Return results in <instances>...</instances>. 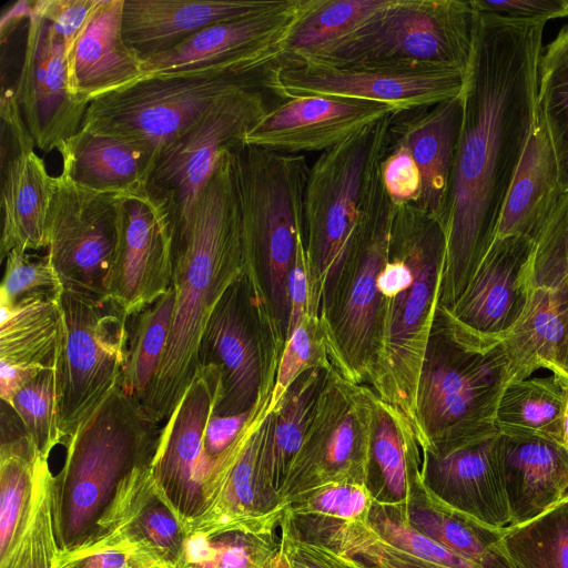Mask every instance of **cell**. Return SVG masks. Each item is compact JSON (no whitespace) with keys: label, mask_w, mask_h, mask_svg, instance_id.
Listing matches in <instances>:
<instances>
[{"label":"cell","mask_w":568,"mask_h":568,"mask_svg":"<svg viewBox=\"0 0 568 568\" xmlns=\"http://www.w3.org/2000/svg\"><path fill=\"white\" fill-rule=\"evenodd\" d=\"M545 22L476 13L464 116L446 207L442 307L466 288L496 237L537 114Z\"/></svg>","instance_id":"obj_1"},{"label":"cell","mask_w":568,"mask_h":568,"mask_svg":"<svg viewBox=\"0 0 568 568\" xmlns=\"http://www.w3.org/2000/svg\"><path fill=\"white\" fill-rule=\"evenodd\" d=\"M243 274L241 216L231 148H226L187 217L174 227L172 321L160 365L141 404L152 422H165L190 386L206 322Z\"/></svg>","instance_id":"obj_2"},{"label":"cell","mask_w":568,"mask_h":568,"mask_svg":"<svg viewBox=\"0 0 568 568\" xmlns=\"http://www.w3.org/2000/svg\"><path fill=\"white\" fill-rule=\"evenodd\" d=\"M161 427L120 384L67 438L64 464L52 480L59 550L88 545L119 526L152 477Z\"/></svg>","instance_id":"obj_3"},{"label":"cell","mask_w":568,"mask_h":568,"mask_svg":"<svg viewBox=\"0 0 568 568\" xmlns=\"http://www.w3.org/2000/svg\"><path fill=\"white\" fill-rule=\"evenodd\" d=\"M445 264L440 223L413 202L394 204L389 252L377 280L379 343L368 385L400 408L415 432L418 379L440 304Z\"/></svg>","instance_id":"obj_4"},{"label":"cell","mask_w":568,"mask_h":568,"mask_svg":"<svg viewBox=\"0 0 568 568\" xmlns=\"http://www.w3.org/2000/svg\"><path fill=\"white\" fill-rule=\"evenodd\" d=\"M243 246L244 278L263 329L283 351L290 322L288 275L305 241L310 165L304 154L231 148Z\"/></svg>","instance_id":"obj_5"},{"label":"cell","mask_w":568,"mask_h":568,"mask_svg":"<svg viewBox=\"0 0 568 568\" xmlns=\"http://www.w3.org/2000/svg\"><path fill=\"white\" fill-rule=\"evenodd\" d=\"M393 115L322 152L310 166L304 204L310 315L320 316L348 255L393 205L382 178Z\"/></svg>","instance_id":"obj_6"},{"label":"cell","mask_w":568,"mask_h":568,"mask_svg":"<svg viewBox=\"0 0 568 568\" xmlns=\"http://www.w3.org/2000/svg\"><path fill=\"white\" fill-rule=\"evenodd\" d=\"M509 382L501 339L447 328L435 322L416 394L422 453L497 430L499 397Z\"/></svg>","instance_id":"obj_7"},{"label":"cell","mask_w":568,"mask_h":568,"mask_svg":"<svg viewBox=\"0 0 568 568\" xmlns=\"http://www.w3.org/2000/svg\"><path fill=\"white\" fill-rule=\"evenodd\" d=\"M476 13L470 0H389L344 38L295 60L466 72L473 52Z\"/></svg>","instance_id":"obj_8"},{"label":"cell","mask_w":568,"mask_h":568,"mask_svg":"<svg viewBox=\"0 0 568 568\" xmlns=\"http://www.w3.org/2000/svg\"><path fill=\"white\" fill-rule=\"evenodd\" d=\"M59 304L53 368L59 428L65 442L121 384L130 318L106 296L63 290Z\"/></svg>","instance_id":"obj_9"},{"label":"cell","mask_w":568,"mask_h":568,"mask_svg":"<svg viewBox=\"0 0 568 568\" xmlns=\"http://www.w3.org/2000/svg\"><path fill=\"white\" fill-rule=\"evenodd\" d=\"M373 388L326 371L303 444L278 495L286 509L298 496L334 483L368 484L372 466Z\"/></svg>","instance_id":"obj_10"},{"label":"cell","mask_w":568,"mask_h":568,"mask_svg":"<svg viewBox=\"0 0 568 568\" xmlns=\"http://www.w3.org/2000/svg\"><path fill=\"white\" fill-rule=\"evenodd\" d=\"M265 74L149 77L91 102L81 130L145 141L163 151L217 101L263 84Z\"/></svg>","instance_id":"obj_11"},{"label":"cell","mask_w":568,"mask_h":568,"mask_svg":"<svg viewBox=\"0 0 568 568\" xmlns=\"http://www.w3.org/2000/svg\"><path fill=\"white\" fill-rule=\"evenodd\" d=\"M393 212L394 204L351 252L318 316L332 366L358 385H368L377 358V280L389 252Z\"/></svg>","instance_id":"obj_12"},{"label":"cell","mask_w":568,"mask_h":568,"mask_svg":"<svg viewBox=\"0 0 568 568\" xmlns=\"http://www.w3.org/2000/svg\"><path fill=\"white\" fill-rule=\"evenodd\" d=\"M465 74L447 68L328 65L284 59L268 69L263 83L268 93L284 100L346 98L384 103L399 112L457 97Z\"/></svg>","instance_id":"obj_13"},{"label":"cell","mask_w":568,"mask_h":568,"mask_svg":"<svg viewBox=\"0 0 568 568\" xmlns=\"http://www.w3.org/2000/svg\"><path fill=\"white\" fill-rule=\"evenodd\" d=\"M267 93L263 83L221 99L163 149L146 191L166 203L174 227L187 217L224 149L243 143L271 110Z\"/></svg>","instance_id":"obj_14"},{"label":"cell","mask_w":568,"mask_h":568,"mask_svg":"<svg viewBox=\"0 0 568 568\" xmlns=\"http://www.w3.org/2000/svg\"><path fill=\"white\" fill-rule=\"evenodd\" d=\"M305 0H280L248 17L209 26L175 47L143 58L146 78L264 74L281 62Z\"/></svg>","instance_id":"obj_15"},{"label":"cell","mask_w":568,"mask_h":568,"mask_svg":"<svg viewBox=\"0 0 568 568\" xmlns=\"http://www.w3.org/2000/svg\"><path fill=\"white\" fill-rule=\"evenodd\" d=\"M120 194L98 192L61 172L55 176L48 220V253L63 285L105 296L118 240Z\"/></svg>","instance_id":"obj_16"},{"label":"cell","mask_w":568,"mask_h":568,"mask_svg":"<svg viewBox=\"0 0 568 568\" xmlns=\"http://www.w3.org/2000/svg\"><path fill=\"white\" fill-rule=\"evenodd\" d=\"M281 354L261 326L243 274L215 305L200 341L199 365H214L220 372L214 414L251 409L275 383Z\"/></svg>","instance_id":"obj_17"},{"label":"cell","mask_w":568,"mask_h":568,"mask_svg":"<svg viewBox=\"0 0 568 568\" xmlns=\"http://www.w3.org/2000/svg\"><path fill=\"white\" fill-rule=\"evenodd\" d=\"M174 221L148 191L120 195L118 240L105 296L130 318L171 287Z\"/></svg>","instance_id":"obj_18"},{"label":"cell","mask_w":568,"mask_h":568,"mask_svg":"<svg viewBox=\"0 0 568 568\" xmlns=\"http://www.w3.org/2000/svg\"><path fill=\"white\" fill-rule=\"evenodd\" d=\"M535 242L521 235L497 236L466 288L450 307L439 306L445 327L503 339L523 314L532 290Z\"/></svg>","instance_id":"obj_19"},{"label":"cell","mask_w":568,"mask_h":568,"mask_svg":"<svg viewBox=\"0 0 568 568\" xmlns=\"http://www.w3.org/2000/svg\"><path fill=\"white\" fill-rule=\"evenodd\" d=\"M220 372L199 365L184 395L161 427L151 470L158 490L184 527L204 513L200 487L203 437L220 398Z\"/></svg>","instance_id":"obj_20"},{"label":"cell","mask_w":568,"mask_h":568,"mask_svg":"<svg viewBox=\"0 0 568 568\" xmlns=\"http://www.w3.org/2000/svg\"><path fill=\"white\" fill-rule=\"evenodd\" d=\"M14 90L27 126L42 151H59L81 129L89 105L70 92L65 43L34 11Z\"/></svg>","instance_id":"obj_21"},{"label":"cell","mask_w":568,"mask_h":568,"mask_svg":"<svg viewBox=\"0 0 568 568\" xmlns=\"http://www.w3.org/2000/svg\"><path fill=\"white\" fill-rule=\"evenodd\" d=\"M395 112L372 101L300 97L271 108L245 134L243 144L285 154L324 152Z\"/></svg>","instance_id":"obj_22"},{"label":"cell","mask_w":568,"mask_h":568,"mask_svg":"<svg viewBox=\"0 0 568 568\" xmlns=\"http://www.w3.org/2000/svg\"><path fill=\"white\" fill-rule=\"evenodd\" d=\"M499 430L435 445L423 453V474L448 505L495 528L511 525L498 462Z\"/></svg>","instance_id":"obj_23"},{"label":"cell","mask_w":568,"mask_h":568,"mask_svg":"<svg viewBox=\"0 0 568 568\" xmlns=\"http://www.w3.org/2000/svg\"><path fill=\"white\" fill-rule=\"evenodd\" d=\"M462 92L433 105L394 113L389 142L408 149L422 184L414 204L439 223L443 220L462 123Z\"/></svg>","instance_id":"obj_24"},{"label":"cell","mask_w":568,"mask_h":568,"mask_svg":"<svg viewBox=\"0 0 568 568\" xmlns=\"http://www.w3.org/2000/svg\"><path fill=\"white\" fill-rule=\"evenodd\" d=\"M124 0H99L85 28L67 52L72 97L89 105L146 78L143 58L123 37Z\"/></svg>","instance_id":"obj_25"},{"label":"cell","mask_w":568,"mask_h":568,"mask_svg":"<svg viewBox=\"0 0 568 568\" xmlns=\"http://www.w3.org/2000/svg\"><path fill=\"white\" fill-rule=\"evenodd\" d=\"M497 449L511 525L541 515L568 496V449L561 443L499 432Z\"/></svg>","instance_id":"obj_26"},{"label":"cell","mask_w":568,"mask_h":568,"mask_svg":"<svg viewBox=\"0 0 568 568\" xmlns=\"http://www.w3.org/2000/svg\"><path fill=\"white\" fill-rule=\"evenodd\" d=\"M280 0H124L123 37L142 58L169 50L200 30L263 12Z\"/></svg>","instance_id":"obj_27"},{"label":"cell","mask_w":568,"mask_h":568,"mask_svg":"<svg viewBox=\"0 0 568 568\" xmlns=\"http://www.w3.org/2000/svg\"><path fill=\"white\" fill-rule=\"evenodd\" d=\"M78 184L120 195L146 190L162 150L149 142L79 130L59 150Z\"/></svg>","instance_id":"obj_28"},{"label":"cell","mask_w":568,"mask_h":568,"mask_svg":"<svg viewBox=\"0 0 568 568\" xmlns=\"http://www.w3.org/2000/svg\"><path fill=\"white\" fill-rule=\"evenodd\" d=\"M564 194L556 154L537 111L500 213L496 237L521 235L536 242Z\"/></svg>","instance_id":"obj_29"},{"label":"cell","mask_w":568,"mask_h":568,"mask_svg":"<svg viewBox=\"0 0 568 568\" xmlns=\"http://www.w3.org/2000/svg\"><path fill=\"white\" fill-rule=\"evenodd\" d=\"M54 186L55 176L34 151L1 166V262L12 251L48 247L47 220Z\"/></svg>","instance_id":"obj_30"},{"label":"cell","mask_w":568,"mask_h":568,"mask_svg":"<svg viewBox=\"0 0 568 568\" xmlns=\"http://www.w3.org/2000/svg\"><path fill=\"white\" fill-rule=\"evenodd\" d=\"M567 322L566 297L560 286L532 287L528 303L501 339L509 382L528 378L539 368L568 379L559 366Z\"/></svg>","instance_id":"obj_31"},{"label":"cell","mask_w":568,"mask_h":568,"mask_svg":"<svg viewBox=\"0 0 568 568\" xmlns=\"http://www.w3.org/2000/svg\"><path fill=\"white\" fill-rule=\"evenodd\" d=\"M425 507L408 510L410 524L435 541L481 568H514L503 547V529L444 501L420 471L413 479Z\"/></svg>","instance_id":"obj_32"},{"label":"cell","mask_w":568,"mask_h":568,"mask_svg":"<svg viewBox=\"0 0 568 568\" xmlns=\"http://www.w3.org/2000/svg\"><path fill=\"white\" fill-rule=\"evenodd\" d=\"M325 374V369H311L300 375L270 413L263 448V471L266 486L278 508L282 484L311 425Z\"/></svg>","instance_id":"obj_33"},{"label":"cell","mask_w":568,"mask_h":568,"mask_svg":"<svg viewBox=\"0 0 568 568\" xmlns=\"http://www.w3.org/2000/svg\"><path fill=\"white\" fill-rule=\"evenodd\" d=\"M0 366H53L61 310L59 300L30 295L0 307Z\"/></svg>","instance_id":"obj_34"},{"label":"cell","mask_w":568,"mask_h":568,"mask_svg":"<svg viewBox=\"0 0 568 568\" xmlns=\"http://www.w3.org/2000/svg\"><path fill=\"white\" fill-rule=\"evenodd\" d=\"M568 403V379L552 375L508 382L496 409L495 425L503 433L532 434L562 444Z\"/></svg>","instance_id":"obj_35"},{"label":"cell","mask_w":568,"mask_h":568,"mask_svg":"<svg viewBox=\"0 0 568 568\" xmlns=\"http://www.w3.org/2000/svg\"><path fill=\"white\" fill-rule=\"evenodd\" d=\"M392 496L407 501L414 477L423 471V453L416 432L397 406L372 395V463Z\"/></svg>","instance_id":"obj_36"},{"label":"cell","mask_w":568,"mask_h":568,"mask_svg":"<svg viewBox=\"0 0 568 568\" xmlns=\"http://www.w3.org/2000/svg\"><path fill=\"white\" fill-rule=\"evenodd\" d=\"M389 0H305L285 43L284 59L310 57L354 31Z\"/></svg>","instance_id":"obj_37"},{"label":"cell","mask_w":568,"mask_h":568,"mask_svg":"<svg viewBox=\"0 0 568 568\" xmlns=\"http://www.w3.org/2000/svg\"><path fill=\"white\" fill-rule=\"evenodd\" d=\"M175 293L171 286L155 302L131 316L126 361L121 387L143 403L160 365L174 308Z\"/></svg>","instance_id":"obj_38"},{"label":"cell","mask_w":568,"mask_h":568,"mask_svg":"<svg viewBox=\"0 0 568 568\" xmlns=\"http://www.w3.org/2000/svg\"><path fill=\"white\" fill-rule=\"evenodd\" d=\"M550 138L564 193L568 192V26L542 51L536 100Z\"/></svg>","instance_id":"obj_39"},{"label":"cell","mask_w":568,"mask_h":568,"mask_svg":"<svg viewBox=\"0 0 568 568\" xmlns=\"http://www.w3.org/2000/svg\"><path fill=\"white\" fill-rule=\"evenodd\" d=\"M514 568H568V496L541 515L503 529Z\"/></svg>","instance_id":"obj_40"},{"label":"cell","mask_w":568,"mask_h":568,"mask_svg":"<svg viewBox=\"0 0 568 568\" xmlns=\"http://www.w3.org/2000/svg\"><path fill=\"white\" fill-rule=\"evenodd\" d=\"M277 550L273 535L193 532L173 568H274Z\"/></svg>","instance_id":"obj_41"},{"label":"cell","mask_w":568,"mask_h":568,"mask_svg":"<svg viewBox=\"0 0 568 568\" xmlns=\"http://www.w3.org/2000/svg\"><path fill=\"white\" fill-rule=\"evenodd\" d=\"M123 529L173 568L187 537L185 527L156 488L153 476L115 529Z\"/></svg>","instance_id":"obj_42"},{"label":"cell","mask_w":568,"mask_h":568,"mask_svg":"<svg viewBox=\"0 0 568 568\" xmlns=\"http://www.w3.org/2000/svg\"><path fill=\"white\" fill-rule=\"evenodd\" d=\"M322 525L331 547L357 558L372 568H450L413 556L384 539L368 520L335 521Z\"/></svg>","instance_id":"obj_43"},{"label":"cell","mask_w":568,"mask_h":568,"mask_svg":"<svg viewBox=\"0 0 568 568\" xmlns=\"http://www.w3.org/2000/svg\"><path fill=\"white\" fill-rule=\"evenodd\" d=\"M22 422L36 450L44 456L57 445H63L59 428L55 373L47 367L26 383L9 404Z\"/></svg>","instance_id":"obj_44"},{"label":"cell","mask_w":568,"mask_h":568,"mask_svg":"<svg viewBox=\"0 0 568 568\" xmlns=\"http://www.w3.org/2000/svg\"><path fill=\"white\" fill-rule=\"evenodd\" d=\"M52 568H169L123 529L78 548L59 550Z\"/></svg>","instance_id":"obj_45"},{"label":"cell","mask_w":568,"mask_h":568,"mask_svg":"<svg viewBox=\"0 0 568 568\" xmlns=\"http://www.w3.org/2000/svg\"><path fill=\"white\" fill-rule=\"evenodd\" d=\"M375 497L366 483H334L296 497L288 509L295 518L335 521L368 520Z\"/></svg>","instance_id":"obj_46"},{"label":"cell","mask_w":568,"mask_h":568,"mask_svg":"<svg viewBox=\"0 0 568 568\" xmlns=\"http://www.w3.org/2000/svg\"><path fill=\"white\" fill-rule=\"evenodd\" d=\"M332 367L320 317L310 314L304 315L292 331L282 351L271 399V409L278 404L290 385L300 375L311 369L328 371Z\"/></svg>","instance_id":"obj_47"},{"label":"cell","mask_w":568,"mask_h":568,"mask_svg":"<svg viewBox=\"0 0 568 568\" xmlns=\"http://www.w3.org/2000/svg\"><path fill=\"white\" fill-rule=\"evenodd\" d=\"M369 521L389 544L413 556L450 568H481L416 529L405 506H399L395 515L385 504L375 500Z\"/></svg>","instance_id":"obj_48"},{"label":"cell","mask_w":568,"mask_h":568,"mask_svg":"<svg viewBox=\"0 0 568 568\" xmlns=\"http://www.w3.org/2000/svg\"><path fill=\"white\" fill-rule=\"evenodd\" d=\"M62 292L63 285L48 255L12 251L6 257L0 307L12 306L30 295H47L59 300Z\"/></svg>","instance_id":"obj_49"},{"label":"cell","mask_w":568,"mask_h":568,"mask_svg":"<svg viewBox=\"0 0 568 568\" xmlns=\"http://www.w3.org/2000/svg\"><path fill=\"white\" fill-rule=\"evenodd\" d=\"M52 480L44 488L23 535L0 568H52L59 552L52 509Z\"/></svg>","instance_id":"obj_50"},{"label":"cell","mask_w":568,"mask_h":568,"mask_svg":"<svg viewBox=\"0 0 568 568\" xmlns=\"http://www.w3.org/2000/svg\"><path fill=\"white\" fill-rule=\"evenodd\" d=\"M568 274V192L535 242L532 287H556Z\"/></svg>","instance_id":"obj_51"},{"label":"cell","mask_w":568,"mask_h":568,"mask_svg":"<svg viewBox=\"0 0 568 568\" xmlns=\"http://www.w3.org/2000/svg\"><path fill=\"white\" fill-rule=\"evenodd\" d=\"M278 526V552L286 568H372L320 539L304 538L298 531L296 518L288 509H285Z\"/></svg>","instance_id":"obj_52"},{"label":"cell","mask_w":568,"mask_h":568,"mask_svg":"<svg viewBox=\"0 0 568 568\" xmlns=\"http://www.w3.org/2000/svg\"><path fill=\"white\" fill-rule=\"evenodd\" d=\"M385 190L394 204L414 203L418 196L422 179L410 152L402 144L388 143L382 164Z\"/></svg>","instance_id":"obj_53"},{"label":"cell","mask_w":568,"mask_h":568,"mask_svg":"<svg viewBox=\"0 0 568 568\" xmlns=\"http://www.w3.org/2000/svg\"><path fill=\"white\" fill-rule=\"evenodd\" d=\"M99 0H34L33 11L63 39L67 52L85 28Z\"/></svg>","instance_id":"obj_54"},{"label":"cell","mask_w":568,"mask_h":568,"mask_svg":"<svg viewBox=\"0 0 568 568\" xmlns=\"http://www.w3.org/2000/svg\"><path fill=\"white\" fill-rule=\"evenodd\" d=\"M1 115V166L13 158L34 151V140L27 126L22 110L12 87H2Z\"/></svg>","instance_id":"obj_55"},{"label":"cell","mask_w":568,"mask_h":568,"mask_svg":"<svg viewBox=\"0 0 568 568\" xmlns=\"http://www.w3.org/2000/svg\"><path fill=\"white\" fill-rule=\"evenodd\" d=\"M478 12L545 22L568 17V0H470Z\"/></svg>","instance_id":"obj_56"},{"label":"cell","mask_w":568,"mask_h":568,"mask_svg":"<svg viewBox=\"0 0 568 568\" xmlns=\"http://www.w3.org/2000/svg\"><path fill=\"white\" fill-rule=\"evenodd\" d=\"M287 290L290 301V322L286 339L302 317L310 314V285L304 241L298 245L296 256L288 275Z\"/></svg>","instance_id":"obj_57"},{"label":"cell","mask_w":568,"mask_h":568,"mask_svg":"<svg viewBox=\"0 0 568 568\" xmlns=\"http://www.w3.org/2000/svg\"><path fill=\"white\" fill-rule=\"evenodd\" d=\"M33 6L34 0H20L3 12L0 19V33L2 39L10 34L22 20H30Z\"/></svg>","instance_id":"obj_58"},{"label":"cell","mask_w":568,"mask_h":568,"mask_svg":"<svg viewBox=\"0 0 568 568\" xmlns=\"http://www.w3.org/2000/svg\"><path fill=\"white\" fill-rule=\"evenodd\" d=\"M566 297V305H567V322H566V333H565V339L561 345L560 355H559V366L562 371V373L568 378V274L564 277V280L559 283V285Z\"/></svg>","instance_id":"obj_59"},{"label":"cell","mask_w":568,"mask_h":568,"mask_svg":"<svg viewBox=\"0 0 568 568\" xmlns=\"http://www.w3.org/2000/svg\"><path fill=\"white\" fill-rule=\"evenodd\" d=\"M562 445L568 449V403H567L565 419H564Z\"/></svg>","instance_id":"obj_60"},{"label":"cell","mask_w":568,"mask_h":568,"mask_svg":"<svg viewBox=\"0 0 568 568\" xmlns=\"http://www.w3.org/2000/svg\"><path fill=\"white\" fill-rule=\"evenodd\" d=\"M274 568H286L285 562L282 556L280 555L278 550L275 557Z\"/></svg>","instance_id":"obj_61"},{"label":"cell","mask_w":568,"mask_h":568,"mask_svg":"<svg viewBox=\"0 0 568 568\" xmlns=\"http://www.w3.org/2000/svg\"><path fill=\"white\" fill-rule=\"evenodd\" d=\"M283 558V557H282ZM284 560V559H283ZM285 562V561H284ZM286 566V565H285Z\"/></svg>","instance_id":"obj_62"}]
</instances>
